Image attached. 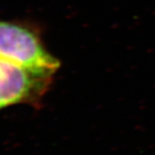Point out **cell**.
<instances>
[{"instance_id": "cell-1", "label": "cell", "mask_w": 155, "mask_h": 155, "mask_svg": "<svg viewBox=\"0 0 155 155\" xmlns=\"http://www.w3.org/2000/svg\"><path fill=\"white\" fill-rule=\"evenodd\" d=\"M55 72L26 67L0 56V110L27 104L39 107Z\"/></svg>"}, {"instance_id": "cell-2", "label": "cell", "mask_w": 155, "mask_h": 155, "mask_svg": "<svg viewBox=\"0 0 155 155\" xmlns=\"http://www.w3.org/2000/svg\"><path fill=\"white\" fill-rule=\"evenodd\" d=\"M0 56L26 67L57 72L61 63L45 48L37 29L0 19Z\"/></svg>"}]
</instances>
